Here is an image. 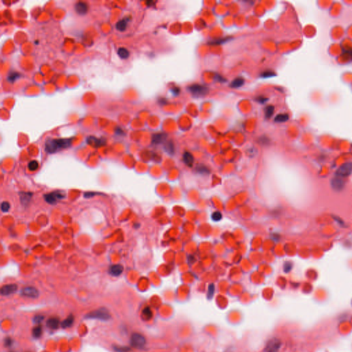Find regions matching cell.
I'll list each match as a JSON object with an SVG mask.
<instances>
[{"label": "cell", "mask_w": 352, "mask_h": 352, "mask_svg": "<svg viewBox=\"0 0 352 352\" xmlns=\"http://www.w3.org/2000/svg\"><path fill=\"white\" fill-rule=\"evenodd\" d=\"M72 144V138L48 139L45 142V149L48 153H54L61 149L68 148Z\"/></svg>", "instance_id": "obj_1"}, {"label": "cell", "mask_w": 352, "mask_h": 352, "mask_svg": "<svg viewBox=\"0 0 352 352\" xmlns=\"http://www.w3.org/2000/svg\"><path fill=\"white\" fill-rule=\"evenodd\" d=\"M65 197V193L63 191H56L44 195V199L47 203L54 205L60 200Z\"/></svg>", "instance_id": "obj_2"}, {"label": "cell", "mask_w": 352, "mask_h": 352, "mask_svg": "<svg viewBox=\"0 0 352 352\" xmlns=\"http://www.w3.org/2000/svg\"><path fill=\"white\" fill-rule=\"evenodd\" d=\"M86 318L98 319V320L106 321L109 320V318H111V316H110L107 309H105V308H100V309H98L87 314Z\"/></svg>", "instance_id": "obj_3"}, {"label": "cell", "mask_w": 352, "mask_h": 352, "mask_svg": "<svg viewBox=\"0 0 352 352\" xmlns=\"http://www.w3.org/2000/svg\"><path fill=\"white\" fill-rule=\"evenodd\" d=\"M188 90L193 95L196 96V97L204 96L208 93V87L199 84L191 85V86L188 87Z\"/></svg>", "instance_id": "obj_4"}, {"label": "cell", "mask_w": 352, "mask_h": 352, "mask_svg": "<svg viewBox=\"0 0 352 352\" xmlns=\"http://www.w3.org/2000/svg\"><path fill=\"white\" fill-rule=\"evenodd\" d=\"M146 344V339L142 334L135 333L131 335V345L136 348H142Z\"/></svg>", "instance_id": "obj_5"}, {"label": "cell", "mask_w": 352, "mask_h": 352, "mask_svg": "<svg viewBox=\"0 0 352 352\" xmlns=\"http://www.w3.org/2000/svg\"><path fill=\"white\" fill-rule=\"evenodd\" d=\"M281 346V342L277 338H272L265 345L264 352H277Z\"/></svg>", "instance_id": "obj_6"}, {"label": "cell", "mask_w": 352, "mask_h": 352, "mask_svg": "<svg viewBox=\"0 0 352 352\" xmlns=\"http://www.w3.org/2000/svg\"><path fill=\"white\" fill-rule=\"evenodd\" d=\"M352 172V164L349 162L341 166L338 171H336V175L337 177H347L351 174Z\"/></svg>", "instance_id": "obj_7"}, {"label": "cell", "mask_w": 352, "mask_h": 352, "mask_svg": "<svg viewBox=\"0 0 352 352\" xmlns=\"http://www.w3.org/2000/svg\"><path fill=\"white\" fill-rule=\"evenodd\" d=\"M21 294L24 296L28 297V298H37L39 296V291L34 287H24L21 292Z\"/></svg>", "instance_id": "obj_8"}, {"label": "cell", "mask_w": 352, "mask_h": 352, "mask_svg": "<svg viewBox=\"0 0 352 352\" xmlns=\"http://www.w3.org/2000/svg\"><path fill=\"white\" fill-rule=\"evenodd\" d=\"M17 285L16 284H8L4 285L1 289V294L3 296H8L14 294L17 290Z\"/></svg>", "instance_id": "obj_9"}, {"label": "cell", "mask_w": 352, "mask_h": 352, "mask_svg": "<svg viewBox=\"0 0 352 352\" xmlns=\"http://www.w3.org/2000/svg\"><path fill=\"white\" fill-rule=\"evenodd\" d=\"M123 270H124V268H123V266L122 265L116 264V265L110 266L109 273L113 276H118L122 273Z\"/></svg>", "instance_id": "obj_10"}, {"label": "cell", "mask_w": 352, "mask_h": 352, "mask_svg": "<svg viewBox=\"0 0 352 352\" xmlns=\"http://www.w3.org/2000/svg\"><path fill=\"white\" fill-rule=\"evenodd\" d=\"M331 184L332 188L336 191H341L345 186L344 181H343L342 178L340 177L334 178V179L331 180Z\"/></svg>", "instance_id": "obj_11"}, {"label": "cell", "mask_w": 352, "mask_h": 352, "mask_svg": "<svg viewBox=\"0 0 352 352\" xmlns=\"http://www.w3.org/2000/svg\"><path fill=\"white\" fill-rule=\"evenodd\" d=\"M88 10L87 4H85V2L79 1L75 5V10L76 12L79 15H83L86 14Z\"/></svg>", "instance_id": "obj_12"}, {"label": "cell", "mask_w": 352, "mask_h": 352, "mask_svg": "<svg viewBox=\"0 0 352 352\" xmlns=\"http://www.w3.org/2000/svg\"><path fill=\"white\" fill-rule=\"evenodd\" d=\"M32 197V193L29 192H21L20 193L21 202L23 205H27Z\"/></svg>", "instance_id": "obj_13"}, {"label": "cell", "mask_w": 352, "mask_h": 352, "mask_svg": "<svg viewBox=\"0 0 352 352\" xmlns=\"http://www.w3.org/2000/svg\"><path fill=\"white\" fill-rule=\"evenodd\" d=\"M166 138V135L163 133H156L153 135L152 138V142L153 144H159L163 142Z\"/></svg>", "instance_id": "obj_14"}, {"label": "cell", "mask_w": 352, "mask_h": 352, "mask_svg": "<svg viewBox=\"0 0 352 352\" xmlns=\"http://www.w3.org/2000/svg\"><path fill=\"white\" fill-rule=\"evenodd\" d=\"M87 143L88 144L93 145L94 147H100L104 144V140L102 139H98L95 137H89L87 138Z\"/></svg>", "instance_id": "obj_15"}, {"label": "cell", "mask_w": 352, "mask_h": 352, "mask_svg": "<svg viewBox=\"0 0 352 352\" xmlns=\"http://www.w3.org/2000/svg\"><path fill=\"white\" fill-rule=\"evenodd\" d=\"M183 160L187 166L191 167L194 162V158L192 154L186 151L183 154Z\"/></svg>", "instance_id": "obj_16"}, {"label": "cell", "mask_w": 352, "mask_h": 352, "mask_svg": "<svg viewBox=\"0 0 352 352\" xmlns=\"http://www.w3.org/2000/svg\"><path fill=\"white\" fill-rule=\"evenodd\" d=\"M46 325L51 329H56L59 326V320L56 318H50L48 320Z\"/></svg>", "instance_id": "obj_17"}, {"label": "cell", "mask_w": 352, "mask_h": 352, "mask_svg": "<svg viewBox=\"0 0 352 352\" xmlns=\"http://www.w3.org/2000/svg\"><path fill=\"white\" fill-rule=\"evenodd\" d=\"M74 321V318L73 315H70L67 318H65V320L61 323V325L63 328H68V327H70L73 325Z\"/></svg>", "instance_id": "obj_18"}, {"label": "cell", "mask_w": 352, "mask_h": 352, "mask_svg": "<svg viewBox=\"0 0 352 352\" xmlns=\"http://www.w3.org/2000/svg\"><path fill=\"white\" fill-rule=\"evenodd\" d=\"M127 25V19H122V20L119 21L117 23H116V29H117L118 30H119V31L123 32L126 30Z\"/></svg>", "instance_id": "obj_19"}, {"label": "cell", "mask_w": 352, "mask_h": 352, "mask_svg": "<svg viewBox=\"0 0 352 352\" xmlns=\"http://www.w3.org/2000/svg\"><path fill=\"white\" fill-rule=\"evenodd\" d=\"M244 84V79L242 78H237L233 80L230 83V87L232 88H239Z\"/></svg>", "instance_id": "obj_20"}, {"label": "cell", "mask_w": 352, "mask_h": 352, "mask_svg": "<svg viewBox=\"0 0 352 352\" xmlns=\"http://www.w3.org/2000/svg\"><path fill=\"white\" fill-rule=\"evenodd\" d=\"M118 54L121 59H126L129 56V52L126 48H120L118 50Z\"/></svg>", "instance_id": "obj_21"}, {"label": "cell", "mask_w": 352, "mask_h": 352, "mask_svg": "<svg viewBox=\"0 0 352 352\" xmlns=\"http://www.w3.org/2000/svg\"><path fill=\"white\" fill-rule=\"evenodd\" d=\"M289 119V116L287 114H278L274 118L275 122H284Z\"/></svg>", "instance_id": "obj_22"}, {"label": "cell", "mask_w": 352, "mask_h": 352, "mask_svg": "<svg viewBox=\"0 0 352 352\" xmlns=\"http://www.w3.org/2000/svg\"><path fill=\"white\" fill-rule=\"evenodd\" d=\"M41 334H42V328H41L40 325L35 327L34 328L32 329V336H34V338H39L41 336Z\"/></svg>", "instance_id": "obj_23"}, {"label": "cell", "mask_w": 352, "mask_h": 352, "mask_svg": "<svg viewBox=\"0 0 352 352\" xmlns=\"http://www.w3.org/2000/svg\"><path fill=\"white\" fill-rule=\"evenodd\" d=\"M152 312H151V309H150V307H145L144 309H143L142 311V316H144V318H146L147 320H149V319H150L151 317H152Z\"/></svg>", "instance_id": "obj_24"}, {"label": "cell", "mask_w": 352, "mask_h": 352, "mask_svg": "<svg viewBox=\"0 0 352 352\" xmlns=\"http://www.w3.org/2000/svg\"><path fill=\"white\" fill-rule=\"evenodd\" d=\"M165 149H166V151L169 154L173 155V154L174 153V151H175L174 144H173V143L171 141H169V142H167L166 144V146H165Z\"/></svg>", "instance_id": "obj_25"}, {"label": "cell", "mask_w": 352, "mask_h": 352, "mask_svg": "<svg viewBox=\"0 0 352 352\" xmlns=\"http://www.w3.org/2000/svg\"><path fill=\"white\" fill-rule=\"evenodd\" d=\"M274 111V107L273 106H272V105H268V106L266 107L265 110V114L266 118H270V117H271V116L273 115Z\"/></svg>", "instance_id": "obj_26"}, {"label": "cell", "mask_w": 352, "mask_h": 352, "mask_svg": "<svg viewBox=\"0 0 352 352\" xmlns=\"http://www.w3.org/2000/svg\"><path fill=\"white\" fill-rule=\"evenodd\" d=\"M211 219L213 221L218 222L222 219V214L218 211H215L211 215Z\"/></svg>", "instance_id": "obj_27"}, {"label": "cell", "mask_w": 352, "mask_h": 352, "mask_svg": "<svg viewBox=\"0 0 352 352\" xmlns=\"http://www.w3.org/2000/svg\"><path fill=\"white\" fill-rule=\"evenodd\" d=\"M214 293H215V285H214V284H213V283H212V284H210L208 286V292H207L208 299L213 298V295H214Z\"/></svg>", "instance_id": "obj_28"}, {"label": "cell", "mask_w": 352, "mask_h": 352, "mask_svg": "<svg viewBox=\"0 0 352 352\" xmlns=\"http://www.w3.org/2000/svg\"><path fill=\"white\" fill-rule=\"evenodd\" d=\"M28 166V169H29V170L36 171L39 168V163H38V162L36 161V160H33V161H31V162H29Z\"/></svg>", "instance_id": "obj_29"}, {"label": "cell", "mask_w": 352, "mask_h": 352, "mask_svg": "<svg viewBox=\"0 0 352 352\" xmlns=\"http://www.w3.org/2000/svg\"><path fill=\"white\" fill-rule=\"evenodd\" d=\"M197 171L199 173H201V174H208V173H210V171H209L207 167L202 166V165L197 167Z\"/></svg>", "instance_id": "obj_30"}, {"label": "cell", "mask_w": 352, "mask_h": 352, "mask_svg": "<svg viewBox=\"0 0 352 352\" xmlns=\"http://www.w3.org/2000/svg\"><path fill=\"white\" fill-rule=\"evenodd\" d=\"M19 77V74L17 73V72H11L8 76V81H11V82H14V81H16L17 78H18Z\"/></svg>", "instance_id": "obj_31"}, {"label": "cell", "mask_w": 352, "mask_h": 352, "mask_svg": "<svg viewBox=\"0 0 352 352\" xmlns=\"http://www.w3.org/2000/svg\"><path fill=\"white\" fill-rule=\"evenodd\" d=\"M1 210L3 211L4 213H7L8 210H10V204L8 203L7 202H4L1 203Z\"/></svg>", "instance_id": "obj_32"}, {"label": "cell", "mask_w": 352, "mask_h": 352, "mask_svg": "<svg viewBox=\"0 0 352 352\" xmlns=\"http://www.w3.org/2000/svg\"><path fill=\"white\" fill-rule=\"evenodd\" d=\"M292 263L290 261H287V262L285 263L284 266H283V270H284L285 272H289L292 270Z\"/></svg>", "instance_id": "obj_33"}, {"label": "cell", "mask_w": 352, "mask_h": 352, "mask_svg": "<svg viewBox=\"0 0 352 352\" xmlns=\"http://www.w3.org/2000/svg\"><path fill=\"white\" fill-rule=\"evenodd\" d=\"M114 349H115V351H116L117 352H128L129 350H130V348H129V347H127L116 346L115 347H114Z\"/></svg>", "instance_id": "obj_34"}, {"label": "cell", "mask_w": 352, "mask_h": 352, "mask_svg": "<svg viewBox=\"0 0 352 352\" xmlns=\"http://www.w3.org/2000/svg\"><path fill=\"white\" fill-rule=\"evenodd\" d=\"M275 74H274L273 72L265 71V72H264L262 74H261V76H262L263 78H269V77H272Z\"/></svg>", "instance_id": "obj_35"}, {"label": "cell", "mask_w": 352, "mask_h": 352, "mask_svg": "<svg viewBox=\"0 0 352 352\" xmlns=\"http://www.w3.org/2000/svg\"><path fill=\"white\" fill-rule=\"evenodd\" d=\"M43 319H44V316H42V315H37V316H35V317L34 318V319H33V320H34V322L35 323H37V324H39V323H40L41 322V321H42L43 320Z\"/></svg>", "instance_id": "obj_36"}, {"label": "cell", "mask_w": 352, "mask_h": 352, "mask_svg": "<svg viewBox=\"0 0 352 352\" xmlns=\"http://www.w3.org/2000/svg\"><path fill=\"white\" fill-rule=\"evenodd\" d=\"M229 40V38H225V39H220V40H216V41H213V42H211V43H213V44H221L222 43H224V42H226V41Z\"/></svg>", "instance_id": "obj_37"}, {"label": "cell", "mask_w": 352, "mask_h": 352, "mask_svg": "<svg viewBox=\"0 0 352 352\" xmlns=\"http://www.w3.org/2000/svg\"><path fill=\"white\" fill-rule=\"evenodd\" d=\"M4 344L6 347H10L12 344V340L10 338H6L4 341Z\"/></svg>", "instance_id": "obj_38"}, {"label": "cell", "mask_w": 352, "mask_h": 352, "mask_svg": "<svg viewBox=\"0 0 352 352\" xmlns=\"http://www.w3.org/2000/svg\"><path fill=\"white\" fill-rule=\"evenodd\" d=\"M256 100H257V101H258L259 103H264L266 102V101L268 100V98H267L263 97V96H259V97H257V98H256Z\"/></svg>", "instance_id": "obj_39"}, {"label": "cell", "mask_w": 352, "mask_h": 352, "mask_svg": "<svg viewBox=\"0 0 352 352\" xmlns=\"http://www.w3.org/2000/svg\"><path fill=\"white\" fill-rule=\"evenodd\" d=\"M180 92V89L178 88H173L172 89V93L173 94H178Z\"/></svg>", "instance_id": "obj_40"}]
</instances>
